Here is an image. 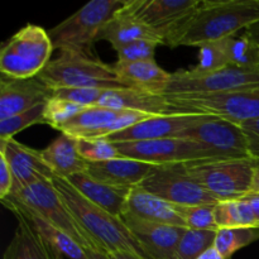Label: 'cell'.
Returning <instances> with one entry per match:
<instances>
[{
	"instance_id": "12",
	"label": "cell",
	"mask_w": 259,
	"mask_h": 259,
	"mask_svg": "<svg viewBox=\"0 0 259 259\" xmlns=\"http://www.w3.org/2000/svg\"><path fill=\"white\" fill-rule=\"evenodd\" d=\"M123 158H132L146 163L164 166L176 163H196L214 161L206 149L196 142L184 138H166L154 141L114 143Z\"/></svg>"
},
{
	"instance_id": "2",
	"label": "cell",
	"mask_w": 259,
	"mask_h": 259,
	"mask_svg": "<svg viewBox=\"0 0 259 259\" xmlns=\"http://www.w3.org/2000/svg\"><path fill=\"white\" fill-rule=\"evenodd\" d=\"M53 185L70 209L71 214L90 235L101 252H105L106 254L128 252L143 259H151L121 218L114 217L89 201L75 187L71 186L67 180L55 176Z\"/></svg>"
},
{
	"instance_id": "8",
	"label": "cell",
	"mask_w": 259,
	"mask_h": 259,
	"mask_svg": "<svg viewBox=\"0 0 259 259\" xmlns=\"http://www.w3.org/2000/svg\"><path fill=\"white\" fill-rule=\"evenodd\" d=\"M258 159L207 161L186 164L190 175L219 202L238 200L252 191Z\"/></svg>"
},
{
	"instance_id": "28",
	"label": "cell",
	"mask_w": 259,
	"mask_h": 259,
	"mask_svg": "<svg viewBox=\"0 0 259 259\" xmlns=\"http://www.w3.org/2000/svg\"><path fill=\"white\" fill-rule=\"evenodd\" d=\"M215 220L224 228H259L250 205L244 199L222 201L215 205Z\"/></svg>"
},
{
	"instance_id": "35",
	"label": "cell",
	"mask_w": 259,
	"mask_h": 259,
	"mask_svg": "<svg viewBox=\"0 0 259 259\" xmlns=\"http://www.w3.org/2000/svg\"><path fill=\"white\" fill-rule=\"evenodd\" d=\"M228 66L230 65L224 39H220L200 46L199 62L191 70L195 72H211V71L222 70Z\"/></svg>"
},
{
	"instance_id": "38",
	"label": "cell",
	"mask_w": 259,
	"mask_h": 259,
	"mask_svg": "<svg viewBox=\"0 0 259 259\" xmlns=\"http://www.w3.org/2000/svg\"><path fill=\"white\" fill-rule=\"evenodd\" d=\"M105 93L104 89H86V88H68L52 90V96L71 101L82 108L96 106L99 100Z\"/></svg>"
},
{
	"instance_id": "17",
	"label": "cell",
	"mask_w": 259,
	"mask_h": 259,
	"mask_svg": "<svg viewBox=\"0 0 259 259\" xmlns=\"http://www.w3.org/2000/svg\"><path fill=\"white\" fill-rule=\"evenodd\" d=\"M52 90L38 77L10 78L3 75L0 80V120L47 103Z\"/></svg>"
},
{
	"instance_id": "7",
	"label": "cell",
	"mask_w": 259,
	"mask_h": 259,
	"mask_svg": "<svg viewBox=\"0 0 259 259\" xmlns=\"http://www.w3.org/2000/svg\"><path fill=\"white\" fill-rule=\"evenodd\" d=\"M164 99L172 113L209 114L237 124L259 119V88L211 95H168Z\"/></svg>"
},
{
	"instance_id": "37",
	"label": "cell",
	"mask_w": 259,
	"mask_h": 259,
	"mask_svg": "<svg viewBox=\"0 0 259 259\" xmlns=\"http://www.w3.org/2000/svg\"><path fill=\"white\" fill-rule=\"evenodd\" d=\"M159 43L149 39H139L128 43L116 50L118 61L120 62H138L154 60V53Z\"/></svg>"
},
{
	"instance_id": "18",
	"label": "cell",
	"mask_w": 259,
	"mask_h": 259,
	"mask_svg": "<svg viewBox=\"0 0 259 259\" xmlns=\"http://www.w3.org/2000/svg\"><path fill=\"white\" fill-rule=\"evenodd\" d=\"M158 166L132 158L110 159V161L89 163L86 174L98 181L118 187L141 186L144 180L148 179Z\"/></svg>"
},
{
	"instance_id": "29",
	"label": "cell",
	"mask_w": 259,
	"mask_h": 259,
	"mask_svg": "<svg viewBox=\"0 0 259 259\" xmlns=\"http://www.w3.org/2000/svg\"><path fill=\"white\" fill-rule=\"evenodd\" d=\"M229 65L245 70L259 71V45L245 33L224 38Z\"/></svg>"
},
{
	"instance_id": "4",
	"label": "cell",
	"mask_w": 259,
	"mask_h": 259,
	"mask_svg": "<svg viewBox=\"0 0 259 259\" xmlns=\"http://www.w3.org/2000/svg\"><path fill=\"white\" fill-rule=\"evenodd\" d=\"M51 90L68 88L129 89L116 76L114 67L82 53L61 52L37 76Z\"/></svg>"
},
{
	"instance_id": "11",
	"label": "cell",
	"mask_w": 259,
	"mask_h": 259,
	"mask_svg": "<svg viewBox=\"0 0 259 259\" xmlns=\"http://www.w3.org/2000/svg\"><path fill=\"white\" fill-rule=\"evenodd\" d=\"M141 187L171 204L181 206L219 202L190 175L186 163L158 166L148 179L142 182Z\"/></svg>"
},
{
	"instance_id": "42",
	"label": "cell",
	"mask_w": 259,
	"mask_h": 259,
	"mask_svg": "<svg viewBox=\"0 0 259 259\" xmlns=\"http://www.w3.org/2000/svg\"><path fill=\"white\" fill-rule=\"evenodd\" d=\"M245 33H247V34L249 35L255 43H258L259 45V22L255 23V24L250 25L249 28H247V29H245Z\"/></svg>"
},
{
	"instance_id": "25",
	"label": "cell",
	"mask_w": 259,
	"mask_h": 259,
	"mask_svg": "<svg viewBox=\"0 0 259 259\" xmlns=\"http://www.w3.org/2000/svg\"><path fill=\"white\" fill-rule=\"evenodd\" d=\"M14 215L18 227L3 259H62L22 214Z\"/></svg>"
},
{
	"instance_id": "3",
	"label": "cell",
	"mask_w": 259,
	"mask_h": 259,
	"mask_svg": "<svg viewBox=\"0 0 259 259\" xmlns=\"http://www.w3.org/2000/svg\"><path fill=\"white\" fill-rule=\"evenodd\" d=\"M2 202L7 209L19 207L34 212L53 227L71 235L85 249L100 250L90 235L81 228L77 220L71 214L70 209L53 185V181L42 180L17 191H13L7 199L2 200Z\"/></svg>"
},
{
	"instance_id": "14",
	"label": "cell",
	"mask_w": 259,
	"mask_h": 259,
	"mask_svg": "<svg viewBox=\"0 0 259 259\" xmlns=\"http://www.w3.org/2000/svg\"><path fill=\"white\" fill-rule=\"evenodd\" d=\"M209 116V114L197 113H175L164 115H153L151 118L142 120L124 131L106 137V139L113 143H124V142H141L154 141V139L177 138L181 132L189 126L199 123L202 119Z\"/></svg>"
},
{
	"instance_id": "32",
	"label": "cell",
	"mask_w": 259,
	"mask_h": 259,
	"mask_svg": "<svg viewBox=\"0 0 259 259\" xmlns=\"http://www.w3.org/2000/svg\"><path fill=\"white\" fill-rule=\"evenodd\" d=\"M46 103L0 120V141L12 139L15 134L34 124H45Z\"/></svg>"
},
{
	"instance_id": "40",
	"label": "cell",
	"mask_w": 259,
	"mask_h": 259,
	"mask_svg": "<svg viewBox=\"0 0 259 259\" xmlns=\"http://www.w3.org/2000/svg\"><path fill=\"white\" fill-rule=\"evenodd\" d=\"M244 129L245 134L248 136L250 143V153L254 159L259 161V119L258 120L248 121V123L240 124Z\"/></svg>"
},
{
	"instance_id": "46",
	"label": "cell",
	"mask_w": 259,
	"mask_h": 259,
	"mask_svg": "<svg viewBox=\"0 0 259 259\" xmlns=\"http://www.w3.org/2000/svg\"><path fill=\"white\" fill-rule=\"evenodd\" d=\"M255 194H259V164L255 167L254 176H253V184H252V191Z\"/></svg>"
},
{
	"instance_id": "22",
	"label": "cell",
	"mask_w": 259,
	"mask_h": 259,
	"mask_svg": "<svg viewBox=\"0 0 259 259\" xmlns=\"http://www.w3.org/2000/svg\"><path fill=\"white\" fill-rule=\"evenodd\" d=\"M139 39H149L164 45V38L161 33L139 22L126 13L124 7L104 25L98 35V40L109 42L114 51Z\"/></svg>"
},
{
	"instance_id": "39",
	"label": "cell",
	"mask_w": 259,
	"mask_h": 259,
	"mask_svg": "<svg viewBox=\"0 0 259 259\" xmlns=\"http://www.w3.org/2000/svg\"><path fill=\"white\" fill-rule=\"evenodd\" d=\"M14 189V176L10 169L8 159L0 152V200H4Z\"/></svg>"
},
{
	"instance_id": "41",
	"label": "cell",
	"mask_w": 259,
	"mask_h": 259,
	"mask_svg": "<svg viewBox=\"0 0 259 259\" xmlns=\"http://www.w3.org/2000/svg\"><path fill=\"white\" fill-rule=\"evenodd\" d=\"M243 199L250 205L253 212H254V217L257 219L258 225H259V194H255V192H249L248 195H245Z\"/></svg>"
},
{
	"instance_id": "1",
	"label": "cell",
	"mask_w": 259,
	"mask_h": 259,
	"mask_svg": "<svg viewBox=\"0 0 259 259\" xmlns=\"http://www.w3.org/2000/svg\"><path fill=\"white\" fill-rule=\"evenodd\" d=\"M259 22V0H205L168 33L166 46H200L224 39Z\"/></svg>"
},
{
	"instance_id": "6",
	"label": "cell",
	"mask_w": 259,
	"mask_h": 259,
	"mask_svg": "<svg viewBox=\"0 0 259 259\" xmlns=\"http://www.w3.org/2000/svg\"><path fill=\"white\" fill-rule=\"evenodd\" d=\"M53 43L39 25L27 24L3 45L0 71L10 78L37 77L50 63Z\"/></svg>"
},
{
	"instance_id": "16",
	"label": "cell",
	"mask_w": 259,
	"mask_h": 259,
	"mask_svg": "<svg viewBox=\"0 0 259 259\" xmlns=\"http://www.w3.org/2000/svg\"><path fill=\"white\" fill-rule=\"evenodd\" d=\"M0 152L7 157L8 163L14 176L13 191H17L42 180L53 181L55 175L43 159L40 151L30 148L12 138L0 141Z\"/></svg>"
},
{
	"instance_id": "36",
	"label": "cell",
	"mask_w": 259,
	"mask_h": 259,
	"mask_svg": "<svg viewBox=\"0 0 259 259\" xmlns=\"http://www.w3.org/2000/svg\"><path fill=\"white\" fill-rule=\"evenodd\" d=\"M82 109V106L77 105V104L52 96L46 103L45 124H48L50 126L58 131L73 116L77 115Z\"/></svg>"
},
{
	"instance_id": "9",
	"label": "cell",
	"mask_w": 259,
	"mask_h": 259,
	"mask_svg": "<svg viewBox=\"0 0 259 259\" xmlns=\"http://www.w3.org/2000/svg\"><path fill=\"white\" fill-rule=\"evenodd\" d=\"M177 138L189 139L206 149L214 161L254 159L250 153L248 136L240 124L209 115L189 126Z\"/></svg>"
},
{
	"instance_id": "23",
	"label": "cell",
	"mask_w": 259,
	"mask_h": 259,
	"mask_svg": "<svg viewBox=\"0 0 259 259\" xmlns=\"http://www.w3.org/2000/svg\"><path fill=\"white\" fill-rule=\"evenodd\" d=\"M116 110H136L152 115L175 114L164 96L153 95L137 89H111L105 90L98 105Z\"/></svg>"
},
{
	"instance_id": "20",
	"label": "cell",
	"mask_w": 259,
	"mask_h": 259,
	"mask_svg": "<svg viewBox=\"0 0 259 259\" xmlns=\"http://www.w3.org/2000/svg\"><path fill=\"white\" fill-rule=\"evenodd\" d=\"M67 181L85 199L118 218L123 217L129 194L133 189V187L129 189V187H118L104 184L91 177L86 172L73 175L68 177Z\"/></svg>"
},
{
	"instance_id": "15",
	"label": "cell",
	"mask_w": 259,
	"mask_h": 259,
	"mask_svg": "<svg viewBox=\"0 0 259 259\" xmlns=\"http://www.w3.org/2000/svg\"><path fill=\"white\" fill-rule=\"evenodd\" d=\"M144 252L151 259H176L179 243L187 228L121 217Z\"/></svg>"
},
{
	"instance_id": "5",
	"label": "cell",
	"mask_w": 259,
	"mask_h": 259,
	"mask_svg": "<svg viewBox=\"0 0 259 259\" xmlns=\"http://www.w3.org/2000/svg\"><path fill=\"white\" fill-rule=\"evenodd\" d=\"M126 0H93L48 32L55 50L91 56L104 25L125 5Z\"/></svg>"
},
{
	"instance_id": "31",
	"label": "cell",
	"mask_w": 259,
	"mask_h": 259,
	"mask_svg": "<svg viewBox=\"0 0 259 259\" xmlns=\"http://www.w3.org/2000/svg\"><path fill=\"white\" fill-rule=\"evenodd\" d=\"M217 232L187 229L177 247L176 259H197L214 247Z\"/></svg>"
},
{
	"instance_id": "13",
	"label": "cell",
	"mask_w": 259,
	"mask_h": 259,
	"mask_svg": "<svg viewBox=\"0 0 259 259\" xmlns=\"http://www.w3.org/2000/svg\"><path fill=\"white\" fill-rule=\"evenodd\" d=\"M201 0H126L124 10L166 38L197 9Z\"/></svg>"
},
{
	"instance_id": "34",
	"label": "cell",
	"mask_w": 259,
	"mask_h": 259,
	"mask_svg": "<svg viewBox=\"0 0 259 259\" xmlns=\"http://www.w3.org/2000/svg\"><path fill=\"white\" fill-rule=\"evenodd\" d=\"M77 151L90 163L119 158V152L113 142L106 138H76Z\"/></svg>"
},
{
	"instance_id": "45",
	"label": "cell",
	"mask_w": 259,
	"mask_h": 259,
	"mask_svg": "<svg viewBox=\"0 0 259 259\" xmlns=\"http://www.w3.org/2000/svg\"><path fill=\"white\" fill-rule=\"evenodd\" d=\"M110 259H143L138 255L133 254V253H128V252H119V253H114V254H109Z\"/></svg>"
},
{
	"instance_id": "10",
	"label": "cell",
	"mask_w": 259,
	"mask_h": 259,
	"mask_svg": "<svg viewBox=\"0 0 259 259\" xmlns=\"http://www.w3.org/2000/svg\"><path fill=\"white\" fill-rule=\"evenodd\" d=\"M259 88V71L228 66L211 72L180 70L171 73L163 96L211 95Z\"/></svg>"
},
{
	"instance_id": "27",
	"label": "cell",
	"mask_w": 259,
	"mask_h": 259,
	"mask_svg": "<svg viewBox=\"0 0 259 259\" xmlns=\"http://www.w3.org/2000/svg\"><path fill=\"white\" fill-rule=\"evenodd\" d=\"M123 110L89 106L83 108L76 116L68 120L58 131L73 138H99L101 132L120 115Z\"/></svg>"
},
{
	"instance_id": "43",
	"label": "cell",
	"mask_w": 259,
	"mask_h": 259,
	"mask_svg": "<svg viewBox=\"0 0 259 259\" xmlns=\"http://www.w3.org/2000/svg\"><path fill=\"white\" fill-rule=\"evenodd\" d=\"M86 254L89 259H110L109 254H106L105 252H100V250L86 249Z\"/></svg>"
},
{
	"instance_id": "26",
	"label": "cell",
	"mask_w": 259,
	"mask_h": 259,
	"mask_svg": "<svg viewBox=\"0 0 259 259\" xmlns=\"http://www.w3.org/2000/svg\"><path fill=\"white\" fill-rule=\"evenodd\" d=\"M9 210L13 214L15 212L22 214L60 257L68 259H89L85 248L63 230L53 227L52 224L28 210L19 209V207H12Z\"/></svg>"
},
{
	"instance_id": "21",
	"label": "cell",
	"mask_w": 259,
	"mask_h": 259,
	"mask_svg": "<svg viewBox=\"0 0 259 259\" xmlns=\"http://www.w3.org/2000/svg\"><path fill=\"white\" fill-rule=\"evenodd\" d=\"M119 80L129 89L163 96L171 73L159 67L154 60L138 62H120L113 65Z\"/></svg>"
},
{
	"instance_id": "19",
	"label": "cell",
	"mask_w": 259,
	"mask_h": 259,
	"mask_svg": "<svg viewBox=\"0 0 259 259\" xmlns=\"http://www.w3.org/2000/svg\"><path fill=\"white\" fill-rule=\"evenodd\" d=\"M123 217L186 228V223L177 211L176 205L146 191L141 186L131 190Z\"/></svg>"
},
{
	"instance_id": "33",
	"label": "cell",
	"mask_w": 259,
	"mask_h": 259,
	"mask_svg": "<svg viewBox=\"0 0 259 259\" xmlns=\"http://www.w3.org/2000/svg\"><path fill=\"white\" fill-rule=\"evenodd\" d=\"M215 205H194V206H181L176 205L177 211L186 223L187 229L211 230L218 232L219 227L215 220Z\"/></svg>"
},
{
	"instance_id": "44",
	"label": "cell",
	"mask_w": 259,
	"mask_h": 259,
	"mask_svg": "<svg viewBox=\"0 0 259 259\" xmlns=\"http://www.w3.org/2000/svg\"><path fill=\"white\" fill-rule=\"evenodd\" d=\"M197 259H224V258H223L222 254H220V253L218 252L214 247H212V248H210L209 250H206L204 254L200 255Z\"/></svg>"
},
{
	"instance_id": "30",
	"label": "cell",
	"mask_w": 259,
	"mask_h": 259,
	"mask_svg": "<svg viewBox=\"0 0 259 259\" xmlns=\"http://www.w3.org/2000/svg\"><path fill=\"white\" fill-rule=\"evenodd\" d=\"M259 240V228H224L217 232L214 248L224 259H229L242 248Z\"/></svg>"
},
{
	"instance_id": "24",
	"label": "cell",
	"mask_w": 259,
	"mask_h": 259,
	"mask_svg": "<svg viewBox=\"0 0 259 259\" xmlns=\"http://www.w3.org/2000/svg\"><path fill=\"white\" fill-rule=\"evenodd\" d=\"M40 153L48 167L52 169L53 175L61 179L67 180L73 175L88 172L90 162L80 156L76 138L68 134L61 133L60 137L42 149Z\"/></svg>"
}]
</instances>
